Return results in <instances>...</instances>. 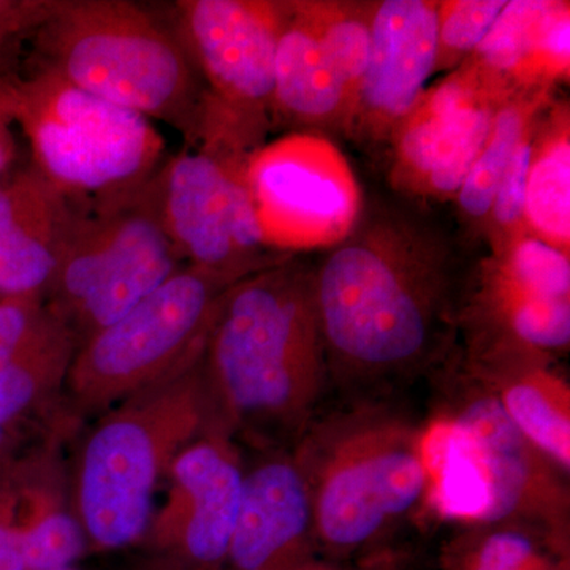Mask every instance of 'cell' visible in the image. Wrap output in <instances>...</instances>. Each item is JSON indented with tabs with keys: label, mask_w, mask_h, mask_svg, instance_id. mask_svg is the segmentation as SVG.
I'll return each mask as SVG.
<instances>
[{
	"label": "cell",
	"mask_w": 570,
	"mask_h": 570,
	"mask_svg": "<svg viewBox=\"0 0 570 570\" xmlns=\"http://www.w3.org/2000/svg\"><path fill=\"white\" fill-rule=\"evenodd\" d=\"M234 284L184 265L126 316L85 341L67 376V415L80 425L197 362L217 306Z\"/></svg>",
	"instance_id": "7"
},
{
	"label": "cell",
	"mask_w": 570,
	"mask_h": 570,
	"mask_svg": "<svg viewBox=\"0 0 570 570\" xmlns=\"http://www.w3.org/2000/svg\"><path fill=\"white\" fill-rule=\"evenodd\" d=\"M14 126L31 148V164L63 193L100 202L138 189L167 159L153 121L107 102L31 63L7 75Z\"/></svg>",
	"instance_id": "6"
},
{
	"label": "cell",
	"mask_w": 570,
	"mask_h": 570,
	"mask_svg": "<svg viewBox=\"0 0 570 570\" xmlns=\"http://www.w3.org/2000/svg\"><path fill=\"white\" fill-rule=\"evenodd\" d=\"M553 102V89L520 92L499 107L489 140L456 194L461 220L483 235L494 194L524 135Z\"/></svg>",
	"instance_id": "24"
},
{
	"label": "cell",
	"mask_w": 570,
	"mask_h": 570,
	"mask_svg": "<svg viewBox=\"0 0 570 570\" xmlns=\"http://www.w3.org/2000/svg\"><path fill=\"white\" fill-rule=\"evenodd\" d=\"M32 45L31 63L197 145L204 82L174 22L130 0H56Z\"/></svg>",
	"instance_id": "4"
},
{
	"label": "cell",
	"mask_w": 570,
	"mask_h": 570,
	"mask_svg": "<svg viewBox=\"0 0 570 570\" xmlns=\"http://www.w3.org/2000/svg\"><path fill=\"white\" fill-rule=\"evenodd\" d=\"M528 234L570 257V108L553 100L535 129L527 190Z\"/></svg>",
	"instance_id": "23"
},
{
	"label": "cell",
	"mask_w": 570,
	"mask_h": 570,
	"mask_svg": "<svg viewBox=\"0 0 570 570\" xmlns=\"http://www.w3.org/2000/svg\"><path fill=\"white\" fill-rule=\"evenodd\" d=\"M287 2L179 0L174 26L204 82L194 148L247 160L273 126L277 39Z\"/></svg>",
	"instance_id": "8"
},
{
	"label": "cell",
	"mask_w": 570,
	"mask_h": 570,
	"mask_svg": "<svg viewBox=\"0 0 570 570\" xmlns=\"http://www.w3.org/2000/svg\"><path fill=\"white\" fill-rule=\"evenodd\" d=\"M13 118L9 104L7 75L0 71V178L9 174L17 156V140L13 135Z\"/></svg>",
	"instance_id": "30"
},
{
	"label": "cell",
	"mask_w": 570,
	"mask_h": 570,
	"mask_svg": "<svg viewBox=\"0 0 570 570\" xmlns=\"http://www.w3.org/2000/svg\"><path fill=\"white\" fill-rule=\"evenodd\" d=\"M245 464L238 445L217 433L202 434L176 456L138 542L174 553L195 570H220L227 561L242 504Z\"/></svg>",
	"instance_id": "15"
},
{
	"label": "cell",
	"mask_w": 570,
	"mask_h": 570,
	"mask_svg": "<svg viewBox=\"0 0 570 570\" xmlns=\"http://www.w3.org/2000/svg\"><path fill=\"white\" fill-rule=\"evenodd\" d=\"M497 395L513 426L560 469L570 471V390L542 363H519L471 371Z\"/></svg>",
	"instance_id": "22"
},
{
	"label": "cell",
	"mask_w": 570,
	"mask_h": 570,
	"mask_svg": "<svg viewBox=\"0 0 570 570\" xmlns=\"http://www.w3.org/2000/svg\"><path fill=\"white\" fill-rule=\"evenodd\" d=\"M438 2H374L370 59L344 134L367 146L387 145L436 71Z\"/></svg>",
	"instance_id": "16"
},
{
	"label": "cell",
	"mask_w": 570,
	"mask_h": 570,
	"mask_svg": "<svg viewBox=\"0 0 570 570\" xmlns=\"http://www.w3.org/2000/svg\"><path fill=\"white\" fill-rule=\"evenodd\" d=\"M568 549L520 524H480L455 543L449 570H564Z\"/></svg>",
	"instance_id": "25"
},
{
	"label": "cell",
	"mask_w": 570,
	"mask_h": 570,
	"mask_svg": "<svg viewBox=\"0 0 570 570\" xmlns=\"http://www.w3.org/2000/svg\"><path fill=\"white\" fill-rule=\"evenodd\" d=\"M208 428L198 358L75 434L67 460L70 504L88 546L119 550L137 543L176 456Z\"/></svg>",
	"instance_id": "3"
},
{
	"label": "cell",
	"mask_w": 570,
	"mask_h": 570,
	"mask_svg": "<svg viewBox=\"0 0 570 570\" xmlns=\"http://www.w3.org/2000/svg\"><path fill=\"white\" fill-rule=\"evenodd\" d=\"M328 374L404 376L445 355L464 285L455 246L423 214L371 204L313 266Z\"/></svg>",
	"instance_id": "1"
},
{
	"label": "cell",
	"mask_w": 570,
	"mask_h": 570,
	"mask_svg": "<svg viewBox=\"0 0 570 570\" xmlns=\"http://www.w3.org/2000/svg\"><path fill=\"white\" fill-rule=\"evenodd\" d=\"M247 160L186 146L154 175L168 238L184 265L238 283L294 255L265 245L245 179Z\"/></svg>",
	"instance_id": "11"
},
{
	"label": "cell",
	"mask_w": 570,
	"mask_h": 570,
	"mask_svg": "<svg viewBox=\"0 0 570 570\" xmlns=\"http://www.w3.org/2000/svg\"><path fill=\"white\" fill-rule=\"evenodd\" d=\"M469 387L444 419L466 445L485 487L483 524H520L568 549L564 474L513 426L489 387L478 379Z\"/></svg>",
	"instance_id": "14"
},
{
	"label": "cell",
	"mask_w": 570,
	"mask_h": 570,
	"mask_svg": "<svg viewBox=\"0 0 570 570\" xmlns=\"http://www.w3.org/2000/svg\"><path fill=\"white\" fill-rule=\"evenodd\" d=\"M325 55L346 86L354 107L371 50L374 2L302 0ZM352 111V110H351Z\"/></svg>",
	"instance_id": "26"
},
{
	"label": "cell",
	"mask_w": 570,
	"mask_h": 570,
	"mask_svg": "<svg viewBox=\"0 0 570 570\" xmlns=\"http://www.w3.org/2000/svg\"><path fill=\"white\" fill-rule=\"evenodd\" d=\"M317 558L313 505L294 453L265 450L245 469L228 570H295Z\"/></svg>",
	"instance_id": "18"
},
{
	"label": "cell",
	"mask_w": 570,
	"mask_h": 570,
	"mask_svg": "<svg viewBox=\"0 0 570 570\" xmlns=\"http://www.w3.org/2000/svg\"><path fill=\"white\" fill-rule=\"evenodd\" d=\"M498 91L553 89L570 73L568 0H512L466 59Z\"/></svg>",
	"instance_id": "20"
},
{
	"label": "cell",
	"mask_w": 570,
	"mask_h": 570,
	"mask_svg": "<svg viewBox=\"0 0 570 570\" xmlns=\"http://www.w3.org/2000/svg\"><path fill=\"white\" fill-rule=\"evenodd\" d=\"M309 489L317 553L346 560L425 501V431L382 409L307 426L294 452Z\"/></svg>",
	"instance_id": "5"
},
{
	"label": "cell",
	"mask_w": 570,
	"mask_h": 570,
	"mask_svg": "<svg viewBox=\"0 0 570 570\" xmlns=\"http://www.w3.org/2000/svg\"><path fill=\"white\" fill-rule=\"evenodd\" d=\"M3 48H6V47H3V45H0V58H2Z\"/></svg>",
	"instance_id": "34"
},
{
	"label": "cell",
	"mask_w": 570,
	"mask_h": 570,
	"mask_svg": "<svg viewBox=\"0 0 570 570\" xmlns=\"http://www.w3.org/2000/svg\"><path fill=\"white\" fill-rule=\"evenodd\" d=\"M77 341L43 296H0V425L24 439L69 422L67 376Z\"/></svg>",
	"instance_id": "17"
},
{
	"label": "cell",
	"mask_w": 570,
	"mask_h": 570,
	"mask_svg": "<svg viewBox=\"0 0 570 570\" xmlns=\"http://www.w3.org/2000/svg\"><path fill=\"white\" fill-rule=\"evenodd\" d=\"M55 6L56 0H0V45L39 29Z\"/></svg>",
	"instance_id": "29"
},
{
	"label": "cell",
	"mask_w": 570,
	"mask_h": 570,
	"mask_svg": "<svg viewBox=\"0 0 570 570\" xmlns=\"http://www.w3.org/2000/svg\"><path fill=\"white\" fill-rule=\"evenodd\" d=\"M351 97L325 55L302 0L287 2L277 39L273 124L294 132L344 134Z\"/></svg>",
	"instance_id": "21"
},
{
	"label": "cell",
	"mask_w": 570,
	"mask_h": 570,
	"mask_svg": "<svg viewBox=\"0 0 570 570\" xmlns=\"http://www.w3.org/2000/svg\"><path fill=\"white\" fill-rule=\"evenodd\" d=\"M505 6V0L438 2L436 71L459 69L489 36Z\"/></svg>",
	"instance_id": "27"
},
{
	"label": "cell",
	"mask_w": 570,
	"mask_h": 570,
	"mask_svg": "<svg viewBox=\"0 0 570 570\" xmlns=\"http://www.w3.org/2000/svg\"><path fill=\"white\" fill-rule=\"evenodd\" d=\"M245 179L265 245L279 254L332 249L365 206L347 157L326 135L292 132L262 146Z\"/></svg>",
	"instance_id": "12"
},
{
	"label": "cell",
	"mask_w": 570,
	"mask_h": 570,
	"mask_svg": "<svg viewBox=\"0 0 570 570\" xmlns=\"http://www.w3.org/2000/svg\"><path fill=\"white\" fill-rule=\"evenodd\" d=\"M153 178L130 193L89 204L45 294L48 309L69 330L77 348L184 266L165 232Z\"/></svg>",
	"instance_id": "9"
},
{
	"label": "cell",
	"mask_w": 570,
	"mask_h": 570,
	"mask_svg": "<svg viewBox=\"0 0 570 570\" xmlns=\"http://www.w3.org/2000/svg\"><path fill=\"white\" fill-rule=\"evenodd\" d=\"M539 121L520 141L519 148L513 153L512 160L499 181L489 219H487L485 232H483L490 250L504 246L510 239L527 232V227H524V190H527L528 170H530L531 164L532 142H534Z\"/></svg>",
	"instance_id": "28"
},
{
	"label": "cell",
	"mask_w": 570,
	"mask_h": 570,
	"mask_svg": "<svg viewBox=\"0 0 570 570\" xmlns=\"http://www.w3.org/2000/svg\"><path fill=\"white\" fill-rule=\"evenodd\" d=\"M59 570H73V569H71V568L67 569V568H66V569H59Z\"/></svg>",
	"instance_id": "35"
},
{
	"label": "cell",
	"mask_w": 570,
	"mask_h": 570,
	"mask_svg": "<svg viewBox=\"0 0 570 570\" xmlns=\"http://www.w3.org/2000/svg\"><path fill=\"white\" fill-rule=\"evenodd\" d=\"M0 570H28L21 540L3 520H0Z\"/></svg>",
	"instance_id": "31"
},
{
	"label": "cell",
	"mask_w": 570,
	"mask_h": 570,
	"mask_svg": "<svg viewBox=\"0 0 570 570\" xmlns=\"http://www.w3.org/2000/svg\"><path fill=\"white\" fill-rule=\"evenodd\" d=\"M508 99L468 62L425 89L390 138L393 189L420 200H455Z\"/></svg>",
	"instance_id": "13"
},
{
	"label": "cell",
	"mask_w": 570,
	"mask_h": 570,
	"mask_svg": "<svg viewBox=\"0 0 570 570\" xmlns=\"http://www.w3.org/2000/svg\"><path fill=\"white\" fill-rule=\"evenodd\" d=\"M22 441L24 439L10 433L9 430L0 425V472L18 459V455L22 452Z\"/></svg>",
	"instance_id": "32"
},
{
	"label": "cell",
	"mask_w": 570,
	"mask_h": 570,
	"mask_svg": "<svg viewBox=\"0 0 570 570\" xmlns=\"http://www.w3.org/2000/svg\"><path fill=\"white\" fill-rule=\"evenodd\" d=\"M469 367L542 363L569 351L570 257L524 232L490 250L464 285Z\"/></svg>",
	"instance_id": "10"
},
{
	"label": "cell",
	"mask_w": 570,
	"mask_h": 570,
	"mask_svg": "<svg viewBox=\"0 0 570 570\" xmlns=\"http://www.w3.org/2000/svg\"><path fill=\"white\" fill-rule=\"evenodd\" d=\"M295 570H344V569L337 568L335 562L326 561V560H318V558H314L313 561L306 562V564L299 566V568H296Z\"/></svg>",
	"instance_id": "33"
},
{
	"label": "cell",
	"mask_w": 570,
	"mask_h": 570,
	"mask_svg": "<svg viewBox=\"0 0 570 570\" xmlns=\"http://www.w3.org/2000/svg\"><path fill=\"white\" fill-rule=\"evenodd\" d=\"M200 370L209 433L264 450L298 441L330 376L313 266L294 255L228 287Z\"/></svg>",
	"instance_id": "2"
},
{
	"label": "cell",
	"mask_w": 570,
	"mask_h": 570,
	"mask_svg": "<svg viewBox=\"0 0 570 570\" xmlns=\"http://www.w3.org/2000/svg\"><path fill=\"white\" fill-rule=\"evenodd\" d=\"M91 202L32 164L0 178V296H43Z\"/></svg>",
	"instance_id": "19"
}]
</instances>
